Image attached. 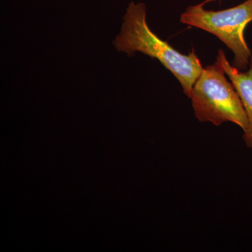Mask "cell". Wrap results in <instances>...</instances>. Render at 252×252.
Instances as JSON below:
<instances>
[{"instance_id":"1","label":"cell","mask_w":252,"mask_h":252,"mask_svg":"<svg viewBox=\"0 0 252 252\" xmlns=\"http://www.w3.org/2000/svg\"><path fill=\"white\" fill-rule=\"evenodd\" d=\"M114 45L118 51L130 56L140 52L157 59L180 81L189 97L204 69L194 50L189 55L181 54L150 29L147 22V8L143 3L132 1L128 5Z\"/></svg>"},{"instance_id":"2","label":"cell","mask_w":252,"mask_h":252,"mask_svg":"<svg viewBox=\"0 0 252 252\" xmlns=\"http://www.w3.org/2000/svg\"><path fill=\"white\" fill-rule=\"evenodd\" d=\"M225 74L217 61L203 69L190 95L194 113L200 122L217 126L232 122L245 131L248 126L246 112L236 89Z\"/></svg>"},{"instance_id":"3","label":"cell","mask_w":252,"mask_h":252,"mask_svg":"<svg viewBox=\"0 0 252 252\" xmlns=\"http://www.w3.org/2000/svg\"><path fill=\"white\" fill-rule=\"evenodd\" d=\"M203 6H189L181 15V22L215 34L233 51L234 67L246 69L252 56L244 32L252 21V0L221 11H209Z\"/></svg>"},{"instance_id":"4","label":"cell","mask_w":252,"mask_h":252,"mask_svg":"<svg viewBox=\"0 0 252 252\" xmlns=\"http://www.w3.org/2000/svg\"><path fill=\"white\" fill-rule=\"evenodd\" d=\"M217 61L229 77L243 102L248 119V126L244 131L243 139L247 147L252 149V57L250 69L246 72H241L238 68L232 66L225 58L223 50L219 51Z\"/></svg>"},{"instance_id":"5","label":"cell","mask_w":252,"mask_h":252,"mask_svg":"<svg viewBox=\"0 0 252 252\" xmlns=\"http://www.w3.org/2000/svg\"><path fill=\"white\" fill-rule=\"evenodd\" d=\"M215 1V0H205V1H204L202 3V4H207V3L210 2V1Z\"/></svg>"}]
</instances>
